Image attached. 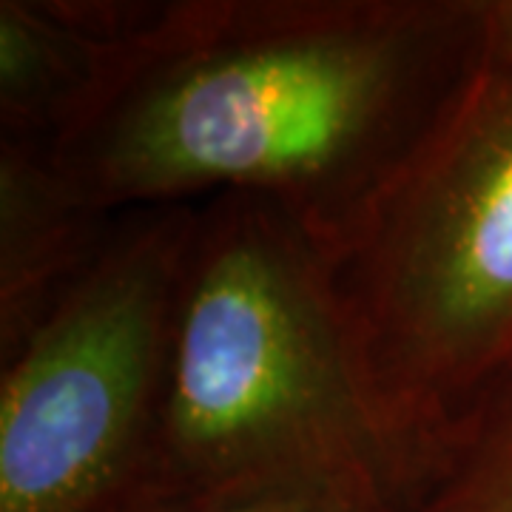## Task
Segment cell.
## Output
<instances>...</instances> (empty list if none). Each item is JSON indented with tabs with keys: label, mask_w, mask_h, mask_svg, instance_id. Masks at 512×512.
I'll return each mask as SVG.
<instances>
[{
	"label": "cell",
	"mask_w": 512,
	"mask_h": 512,
	"mask_svg": "<svg viewBox=\"0 0 512 512\" xmlns=\"http://www.w3.org/2000/svg\"><path fill=\"white\" fill-rule=\"evenodd\" d=\"M481 0H171L49 143L92 208L274 202L328 254L487 57Z\"/></svg>",
	"instance_id": "cell-1"
},
{
	"label": "cell",
	"mask_w": 512,
	"mask_h": 512,
	"mask_svg": "<svg viewBox=\"0 0 512 512\" xmlns=\"http://www.w3.org/2000/svg\"><path fill=\"white\" fill-rule=\"evenodd\" d=\"M348 473L407 510L413 476L370 402L313 239L274 202L194 211L146 504Z\"/></svg>",
	"instance_id": "cell-2"
},
{
	"label": "cell",
	"mask_w": 512,
	"mask_h": 512,
	"mask_svg": "<svg viewBox=\"0 0 512 512\" xmlns=\"http://www.w3.org/2000/svg\"><path fill=\"white\" fill-rule=\"evenodd\" d=\"M322 256L370 402L416 490L427 444L512 365V55L487 52Z\"/></svg>",
	"instance_id": "cell-3"
},
{
	"label": "cell",
	"mask_w": 512,
	"mask_h": 512,
	"mask_svg": "<svg viewBox=\"0 0 512 512\" xmlns=\"http://www.w3.org/2000/svg\"><path fill=\"white\" fill-rule=\"evenodd\" d=\"M194 211L120 214L83 279L0 359V512H143Z\"/></svg>",
	"instance_id": "cell-4"
},
{
	"label": "cell",
	"mask_w": 512,
	"mask_h": 512,
	"mask_svg": "<svg viewBox=\"0 0 512 512\" xmlns=\"http://www.w3.org/2000/svg\"><path fill=\"white\" fill-rule=\"evenodd\" d=\"M114 222L74 191L46 143L0 140V359L83 279Z\"/></svg>",
	"instance_id": "cell-5"
},
{
	"label": "cell",
	"mask_w": 512,
	"mask_h": 512,
	"mask_svg": "<svg viewBox=\"0 0 512 512\" xmlns=\"http://www.w3.org/2000/svg\"><path fill=\"white\" fill-rule=\"evenodd\" d=\"M148 12L151 3L131 0H3L0 140L49 146L106 52Z\"/></svg>",
	"instance_id": "cell-6"
},
{
	"label": "cell",
	"mask_w": 512,
	"mask_h": 512,
	"mask_svg": "<svg viewBox=\"0 0 512 512\" xmlns=\"http://www.w3.org/2000/svg\"><path fill=\"white\" fill-rule=\"evenodd\" d=\"M404 512H512V365L427 444Z\"/></svg>",
	"instance_id": "cell-7"
},
{
	"label": "cell",
	"mask_w": 512,
	"mask_h": 512,
	"mask_svg": "<svg viewBox=\"0 0 512 512\" xmlns=\"http://www.w3.org/2000/svg\"><path fill=\"white\" fill-rule=\"evenodd\" d=\"M143 512H402V507L370 478L322 473L168 498Z\"/></svg>",
	"instance_id": "cell-8"
},
{
	"label": "cell",
	"mask_w": 512,
	"mask_h": 512,
	"mask_svg": "<svg viewBox=\"0 0 512 512\" xmlns=\"http://www.w3.org/2000/svg\"><path fill=\"white\" fill-rule=\"evenodd\" d=\"M487 49L512 55V0H481Z\"/></svg>",
	"instance_id": "cell-9"
}]
</instances>
